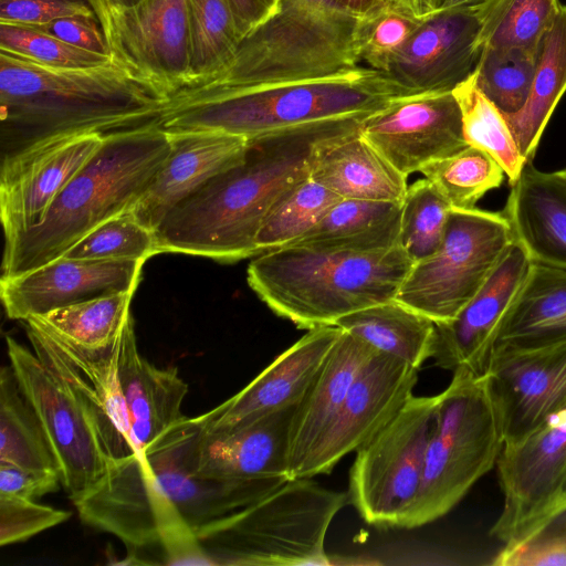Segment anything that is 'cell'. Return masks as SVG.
<instances>
[{"label":"cell","mask_w":566,"mask_h":566,"mask_svg":"<svg viewBox=\"0 0 566 566\" xmlns=\"http://www.w3.org/2000/svg\"><path fill=\"white\" fill-rule=\"evenodd\" d=\"M418 369L376 352L353 382L336 418L297 479L329 473L380 431L412 396Z\"/></svg>","instance_id":"44dd1931"},{"label":"cell","mask_w":566,"mask_h":566,"mask_svg":"<svg viewBox=\"0 0 566 566\" xmlns=\"http://www.w3.org/2000/svg\"><path fill=\"white\" fill-rule=\"evenodd\" d=\"M361 20L329 0H280L276 11L245 34L213 77L168 98L177 104L205 94L322 78L358 67Z\"/></svg>","instance_id":"8992f818"},{"label":"cell","mask_w":566,"mask_h":566,"mask_svg":"<svg viewBox=\"0 0 566 566\" xmlns=\"http://www.w3.org/2000/svg\"><path fill=\"white\" fill-rule=\"evenodd\" d=\"M481 51L476 6L440 8L421 18L382 74L405 96L452 92L474 73Z\"/></svg>","instance_id":"ffe728a7"},{"label":"cell","mask_w":566,"mask_h":566,"mask_svg":"<svg viewBox=\"0 0 566 566\" xmlns=\"http://www.w3.org/2000/svg\"><path fill=\"white\" fill-rule=\"evenodd\" d=\"M443 0H385V7L421 19L440 9Z\"/></svg>","instance_id":"11a10c76"},{"label":"cell","mask_w":566,"mask_h":566,"mask_svg":"<svg viewBox=\"0 0 566 566\" xmlns=\"http://www.w3.org/2000/svg\"><path fill=\"white\" fill-rule=\"evenodd\" d=\"M367 115L321 119L247 138L241 161L165 217L155 231L157 252L226 263L259 255L256 235L270 210L310 178L322 150L358 132Z\"/></svg>","instance_id":"6da1fadb"},{"label":"cell","mask_w":566,"mask_h":566,"mask_svg":"<svg viewBox=\"0 0 566 566\" xmlns=\"http://www.w3.org/2000/svg\"><path fill=\"white\" fill-rule=\"evenodd\" d=\"M144 263L60 256L22 274L1 277V302L9 318L25 322L94 297L135 292Z\"/></svg>","instance_id":"603a6c76"},{"label":"cell","mask_w":566,"mask_h":566,"mask_svg":"<svg viewBox=\"0 0 566 566\" xmlns=\"http://www.w3.org/2000/svg\"><path fill=\"white\" fill-rule=\"evenodd\" d=\"M143 0H90L93 9L124 10L133 8Z\"/></svg>","instance_id":"9f6ffc18"},{"label":"cell","mask_w":566,"mask_h":566,"mask_svg":"<svg viewBox=\"0 0 566 566\" xmlns=\"http://www.w3.org/2000/svg\"><path fill=\"white\" fill-rule=\"evenodd\" d=\"M559 0H485L476 6L481 46L541 50Z\"/></svg>","instance_id":"d590c367"},{"label":"cell","mask_w":566,"mask_h":566,"mask_svg":"<svg viewBox=\"0 0 566 566\" xmlns=\"http://www.w3.org/2000/svg\"><path fill=\"white\" fill-rule=\"evenodd\" d=\"M503 212L533 263L566 269V178L559 170L526 163Z\"/></svg>","instance_id":"83f0119b"},{"label":"cell","mask_w":566,"mask_h":566,"mask_svg":"<svg viewBox=\"0 0 566 566\" xmlns=\"http://www.w3.org/2000/svg\"><path fill=\"white\" fill-rule=\"evenodd\" d=\"M0 52L51 69H92L113 57L75 48L34 27L0 22Z\"/></svg>","instance_id":"f6af8a7d"},{"label":"cell","mask_w":566,"mask_h":566,"mask_svg":"<svg viewBox=\"0 0 566 566\" xmlns=\"http://www.w3.org/2000/svg\"><path fill=\"white\" fill-rule=\"evenodd\" d=\"M565 505H566V486H565L564 495H563V499H562V503H560L559 507L557 509V511L559 509H562L563 506H565Z\"/></svg>","instance_id":"91938a15"},{"label":"cell","mask_w":566,"mask_h":566,"mask_svg":"<svg viewBox=\"0 0 566 566\" xmlns=\"http://www.w3.org/2000/svg\"><path fill=\"white\" fill-rule=\"evenodd\" d=\"M502 511L491 536L514 547L532 538L562 503L566 486V410L525 438L504 443L496 460Z\"/></svg>","instance_id":"4fadbf2b"},{"label":"cell","mask_w":566,"mask_h":566,"mask_svg":"<svg viewBox=\"0 0 566 566\" xmlns=\"http://www.w3.org/2000/svg\"><path fill=\"white\" fill-rule=\"evenodd\" d=\"M157 252L154 230L142 224L132 210L92 229L62 256L91 261H143Z\"/></svg>","instance_id":"ee69618b"},{"label":"cell","mask_w":566,"mask_h":566,"mask_svg":"<svg viewBox=\"0 0 566 566\" xmlns=\"http://www.w3.org/2000/svg\"><path fill=\"white\" fill-rule=\"evenodd\" d=\"M71 512L42 505L34 500L0 494V544L21 543L66 522Z\"/></svg>","instance_id":"7dc6e473"},{"label":"cell","mask_w":566,"mask_h":566,"mask_svg":"<svg viewBox=\"0 0 566 566\" xmlns=\"http://www.w3.org/2000/svg\"><path fill=\"white\" fill-rule=\"evenodd\" d=\"M165 103L116 62L51 69L0 52L2 157L51 137L139 126Z\"/></svg>","instance_id":"7a4b0ae2"},{"label":"cell","mask_w":566,"mask_h":566,"mask_svg":"<svg viewBox=\"0 0 566 566\" xmlns=\"http://www.w3.org/2000/svg\"><path fill=\"white\" fill-rule=\"evenodd\" d=\"M405 96L382 73L336 75L219 91L163 107L167 132L210 130L244 138L321 119L370 114Z\"/></svg>","instance_id":"5b68a950"},{"label":"cell","mask_w":566,"mask_h":566,"mask_svg":"<svg viewBox=\"0 0 566 566\" xmlns=\"http://www.w3.org/2000/svg\"><path fill=\"white\" fill-rule=\"evenodd\" d=\"M541 50L526 48H482L473 73L476 87L504 114H517L526 104Z\"/></svg>","instance_id":"f35d334b"},{"label":"cell","mask_w":566,"mask_h":566,"mask_svg":"<svg viewBox=\"0 0 566 566\" xmlns=\"http://www.w3.org/2000/svg\"><path fill=\"white\" fill-rule=\"evenodd\" d=\"M532 261L513 241L488 280L451 321L434 323V364L450 371L484 376L502 321L523 284Z\"/></svg>","instance_id":"7402d4cb"},{"label":"cell","mask_w":566,"mask_h":566,"mask_svg":"<svg viewBox=\"0 0 566 566\" xmlns=\"http://www.w3.org/2000/svg\"><path fill=\"white\" fill-rule=\"evenodd\" d=\"M566 92V6L546 34L530 97L515 115L505 116L518 149L526 161H533L544 129Z\"/></svg>","instance_id":"836d02e7"},{"label":"cell","mask_w":566,"mask_h":566,"mask_svg":"<svg viewBox=\"0 0 566 566\" xmlns=\"http://www.w3.org/2000/svg\"><path fill=\"white\" fill-rule=\"evenodd\" d=\"M377 350L343 331L295 410L289 447V480L297 475L336 418L353 382Z\"/></svg>","instance_id":"4316f807"},{"label":"cell","mask_w":566,"mask_h":566,"mask_svg":"<svg viewBox=\"0 0 566 566\" xmlns=\"http://www.w3.org/2000/svg\"><path fill=\"white\" fill-rule=\"evenodd\" d=\"M0 462L60 473L40 421L21 392L11 366L0 373Z\"/></svg>","instance_id":"e575fe53"},{"label":"cell","mask_w":566,"mask_h":566,"mask_svg":"<svg viewBox=\"0 0 566 566\" xmlns=\"http://www.w3.org/2000/svg\"><path fill=\"white\" fill-rule=\"evenodd\" d=\"M187 6L190 73L185 88L203 83L221 71L241 40L224 0H187Z\"/></svg>","instance_id":"8d00e7d4"},{"label":"cell","mask_w":566,"mask_h":566,"mask_svg":"<svg viewBox=\"0 0 566 566\" xmlns=\"http://www.w3.org/2000/svg\"><path fill=\"white\" fill-rule=\"evenodd\" d=\"M400 210L401 202L340 199L290 245L354 251L388 249L398 244Z\"/></svg>","instance_id":"1f68e13d"},{"label":"cell","mask_w":566,"mask_h":566,"mask_svg":"<svg viewBox=\"0 0 566 566\" xmlns=\"http://www.w3.org/2000/svg\"><path fill=\"white\" fill-rule=\"evenodd\" d=\"M503 444L488 376L457 369L439 394L421 484L402 528L419 527L449 513L492 470Z\"/></svg>","instance_id":"ba28073f"},{"label":"cell","mask_w":566,"mask_h":566,"mask_svg":"<svg viewBox=\"0 0 566 566\" xmlns=\"http://www.w3.org/2000/svg\"><path fill=\"white\" fill-rule=\"evenodd\" d=\"M118 367L130 429L140 452L186 418L181 405L188 385L176 367L158 368L139 354L133 316L122 332Z\"/></svg>","instance_id":"f1b7e54d"},{"label":"cell","mask_w":566,"mask_h":566,"mask_svg":"<svg viewBox=\"0 0 566 566\" xmlns=\"http://www.w3.org/2000/svg\"><path fill=\"white\" fill-rule=\"evenodd\" d=\"M203 434L199 417H186L140 451L164 492L195 530L260 500L289 481L200 475Z\"/></svg>","instance_id":"2e32d148"},{"label":"cell","mask_w":566,"mask_h":566,"mask_svg":"<svg viewBox=\"0 0 566 566\" xmlns=\"http://www.w3.org/2000/svg\"><path fill=\"white\" fill-rule=\"evenodd\" d=\"M102 133L51 137L2 157L0 218L4 242L38 226L70 180L99 150Z\"/></svg>","instance_id":"e0dca14e"},{"label":"cell","mask_w":566,"mask_h":566,"mask_svg":"<svg viewBox=\"0 0 566 566\" xmlns=\"http://www.w3.org/2000/svg\"><path fill=\"white\" fill-rule=\"evenodd\" d=\"M452 208H474L490 190L499 188L505 172L486 151L468 145L459 153L421 168Z\"/></svg>","instance_id":"60d3db41"},{"label":"cell","mask_w":566,"mask_h":566,"mask_svg":"<svg viewBox=\"0 0 566 566\" xmlns=\"http://www.w3.org/2000/svg\"><path fill=\"white\" fill-rule=\"evenodd\" d=\"M94 12L113 61L130 75L166 102L188 85L187 0H143L129 9Z\"/></svg>","instance_id":"5bb4252c"},{"label":"cell","mask_w":566,"mask_h":566,"mask_svg":"<svg viewBox=\"0 0 566 566\" xmlns=\"http://www.w3.org/2000/svg\"><path fill=\"white\" fill-rule=\"evenodd\" d=\"M171 150L158 118L105 134L38 226L4 242L2 275H19L66 253L103 221L130 210Z\"/></svg>","instance_id":"3957f363"},{"label":"cell","mask_w":566,"mask_h":566,"mask_svg":"<svg viewBox=\"0 0 566 566\" xmlns=\"http://www.w3.org/2000/svg\"><path fill=\"white\" fill-rule=\"evenodd\" d=\"M311 179L342 199L402 202L407 176L392 166L360 130L327 146Z\"/></svg>","instance_id":"f546056e"},{"label":"cell","mask_w":566,"mask_h":566,"mask_svg":"<svg viewBox=\"0 0 566 566\" xmlns=\"http://www.w3.org/2000/svg\"><path fill=\"white\" fill-rule=\"evenodd\" d=\"M359 130L407 177L468 146L461 108L453 92L395 98L367 115Z\"/></svg>","instance_id":"d6986e66"},{"label":"cell","mask_w":566,"mask_h":566,"mask_svg":"<svg viewBox=\"0 0 566 566\" xmlns=\"http://www.w3.org/2000/svg\"><path fill=\"white\" fill-rule=\"evenodd\" d=\"M228 4L240 38L256 28L277 9L280 0H224Z\"/></svg>","instance_id":"f5cc1de1"},{"label":"cell","mask_w":566,"mask_h":566,"mask_svg":"<svg viewBox=\"0 0 566 566\" xmlns=\"http://www.w3.org/2000/svg\"><path fill=\"white\" fill-rule=\"evenodd\" d=\"M566 340V269L533 263L507 310L495 347H537Z\"/></svg>","instance_id":"4dcf8cb0"},{"label":"cell","mask_w":566,"mask_h":566,"mask_svg":"<svg viewBox=\"0 0 566 566\" xmlns=\"http://www.w3.org/2000/svg\"><path fill=\"white\" fill-rule=\"evenodd\" d=\"M25 323L34 354L78 403L108 462L139 452L119 377L122 334L112 344L88 347L63 337L38 317Z\"/></svg>","instance_id":"7c38bea8"},{"label":"cell","mask_w":566,"mask_h":566,"mask_svg":"<svg viewBox=\"0 0 566 566\" xmlns=\"http://www.w3.org/2000/svg\"><path fill=\"white\" fill-rule=\"evenodd\" d=\"M461 108L468 145L491 155L503 168L510 185L520 177L525 158L504 116L476 87L473 74L453 91Z\"/></svg>","instance_id":"74e56055"},{"label":"cell","mask_w":566,"mask_h":566,"mask_svg":"<svg viewBox=\"0 0 566 566\" xmlns=\"http://www.w3.org/2000/svg\"><path fill=\"white\" fill-rule=\"evenodd\" d=\"M342 198L308 178L285 193L270 210L256 235L260 253L292 244Z\"/></svg>","instance_id":"b9f144b4"},{"label":"cell","mask_w":566,"mask_h":566,"mask_svg":"<svg viewBox=\"0 0 566 566\" xmlns=\"http://www.w3.org/2000/svg\"><path fill=\"white\" fill-rule=\"evenodd\" d=\"M438 401L439 395H412L380 431L356 450L348 497L367 524L403 527L421 484Z\"/></svg>","instance_id":"8fae6325"},{"label":"cell","mask_w":566,"mask_h":566,"mask_svg":"<svg viewBox=\"0 0 566 566\" xmlns=\"http://www.w3.org/2000/svg\"><path fill=\"white\" fill-rule=\"evenodd\" d=\"M563 530H566V505L555 512L537 533L557 532Z\"/></svg>","instance_id":"6f0895ef"},{"label":"cell","mask_w":566,"mask_h":566,"mask_svg":"<svg viewBox=\"0 0 566 566\" xmlns=\"http://www.w3.org/2000/svg\"><path fill=\"white\" fill-rule=\"evenodd\" d=\"M335 326L418 370L433 354L434 322L396 300L348 314Z\"/></svg>","instance_id":"d6a6232c"},{"label":"cell","mask_w":566,"mask_h":566,"mask_svg":"<svg viewBox=\"0 0 566 566\" xmlns=\"http://www.w3.org/2000/svg\"><path fill=\"white\" fill-rule=\"evenodd\" d=\"M57 472L27 469L0 462V494L35 500L59 490Z\"/></svg>","instance_id":"816d5d0a"},{"label":"cell","mask_w":566,"mask_h":566,"mask_svg":"<svg viewBox=\"0 0 566 566\" xmlns=\"http://www.w3.org/2000/svg\"><path fill=\"white\" fill-rule=\"evenodd\" d=\"M344 13L359 20L368 19L385 8V0H329Z\"/></svg>","instance_id":"db71d44e"},{"label":"cell","mask_w":566,"mask_h":566,"mask_svg":"<svg viewBox=\"0 0 566 566\" xmlns=\"http://www.w3.org/2000/svg\"><path fill=\"white\" fill-rule=\"evenodd\" d=\"M135 292H118L64 306L38 316L63 337L88 347L112 344L130 318Z\"/></svg>","instance_id":"ab89813d"},{"label":"cell","mask_w":566,"mask_h":566,"mask_svg":"<svg viewBox=\"0 0 566 566\" xmlns=\"http://www.w3.org/2000/svg\"><path fill=\"white\" fill-rule=\"evenodd\" d=\"M420 20L387 7L361 20L357 41L359 61H365L370 69L384 73Z\"/></svg>","instance_id":"bcb514c9"},{"label":"cell","mask_w":566,"mask_h":566,"mask_svg":"<svg viewBox=\"0 0 566 566\" xmlns=\"http://www.w3.org/2000/svg\"><path fill=\"white\" fill-rule=\"evenodd\" d=\"M412 264L399 244L375 251L294 244L256 255L247 280L273 313L312 329L395 300Z\"/></svg>","instance_id":"277c9868"},{"label":"cell","mask_w":566,"mask_h":566,"mask_svg":"<svg viewBox=\"0 0 566 566\" xmlns=\"http://www.w3.org/2000/svg\"><path fill=\"white\" fill-rule=\"evenodd\" d=\"M451 208L426 178L408 187L401 202L398 244L412 263L438 250Z\"/></svg>","instance_id":"7bdbcfd3"},{"label":"cell","mask_w":566,"mask_h":566,"mask_svg":"<svg viewBox=\"0 0 566 566\" xmlns=\"http://www.w3.org/2000/svg\"><path fill=\"white\" fill-rule=\"evenodd\" d=\"M297 405L218 434H203L198 473L219 480H289V447Z\"/></svg>","instance_id":"484cf974"},{"label":"cell","mask_w":566,"mask_h":566,"mask_svg":"<svg viewBox=\"0 0 566 566\" xmlns=\"http://www.w3.org/2000/svg\"><path fill=\"white\" fill-rule=\"evenodd\" d=\"M348 500L312 478L293 479L195 531L213 565H328L326 534Z\"/></svg>","instance_id":"52a82bcc"},{"label":"cell","mask_w":566,"mask_h":566,"mask_svg":"<svg viewBox=\"0 0 566 566\" xmlns=\"http://www.w3.org/2000/svg\"><path fill=\"white\" fill-rule=\"evenodd\" d=\"M342 332L338 326L307 329L238 394L198 416L205 434L230 431L298 405Z\"/></svg>","instance_id":"cb8c5ba5"},{"label":"cell","mask_w":566,"mask_h":566,"mask_svg":"<svg viewBox=\"0 0 566 566\" xmlns=\"http://www.w3.org/2000/svg\"><path fill=\"white\" fill-rule=\"evenodd\" d=\"M496 566H566V530L537 533L514 547H503L491 563Z\"/></svg>","instance_id":"c3c4849f"},{"label":"cell","mask_w":566,"mask_h":566,"mask_svg":"<svg viewBox=\"0 0 566 566\" xmlns=\"http://www.w3.org/2000/svg\"><path fill=\"white\" fill-rule=\"evenodd\" d=\"M34 27L75 48L112 56L101 22L95 13L67 15Z\"/></svg>","instance_id":"f907efd6"},{"label":"cell","mask_w":566,"mask_h":566,"mask_svg":"<svg viewBox=\"0 0 566 566\" xmlns=\"http://www.w3.org/2000/svg\"><path fill=\"white\" fill-rule=\"evenodd\" d=\"M514 241L502 211L451 208L438 250L413 263L395 300L434 323L451 321Z\"/></svg>","instance_id":"30bf717a"},{"label":"cell","mask_w":566,"mask_h":566,"mask_svg":"<svg viewBox=\"0 0 566 566\" xmlns=\"http://www.w3.org/2000/svg\"><path fill=\"white\" fill-rule=\"evenodd\" d=\"M90 0H0V22L42 25L73 14H93Z\"/></svg>","instance_id":"681fc988"},{"label":"cell","mask_w":566,"mask_h":566,"mask_svg":"<svg viewBox=\"0 0 566 566\" xmlns=\"http://www.w3.org/2000/svg\"><path fill=\"white\" fill-rule=\"evenodd\" d=\"M485 0H443L441 8L472 7L484 2Z\"/></svg>","instance_id":"680465c9"},{"label":"cell","mask_w":566,"mask_h":566,"mask_svg":"<svg viewBox=\"0 0 566 566\" xmlns=\"http://www.w3.org/2000/svg\"><path fill=\"white\" fill-rule=\"evenodd\" d=\"M486 376L504 443L516 442L566 410V340L497 346Z\"/></svg>","instance_id":"ac0fdd59"},{"label":"cell","mask_w":566,"mask_h":566,"mask_svg":"<svg viewBox=\"0 0 566 566\" xmlns=\"http://www.w3.org/2000/svg\"><path fill=\"white\" fill-rule=\"evenodd\" d=\"M6 343L19 388L40 421L61 483L74 503L101 480L108 460L78 403L34 352L11 336Z\"/></svg>","instance_id":"9a60e30c"},{"label":"cell","mask_w":566,"mask_h":566,"mask_svg":"<svg viewBox=\"0 0 566 566\" xmlns=\"http://www.w3.org/2000/svg\"><path fill=\"white\" fill-rule=\"evenodd\" d=\"M74 505L84 524L126 546V564L213 565L140 452L109 461L101 480Z\"/></svg>","instance_id":"9c48e42d"},{"label":"cell","mask_w":566,"mask_h":566,"mask_svg":"<svg viewBox=\"0 0 566 566\" xmlns=\"http://www.w3.org/2000/svg\"><path fill=\"white\" fill-rule=\"evenodd\" d=\"M171 150L130 209L156 231L165 217L211 178L244 157L248 139L220 132H168Z\"/></svg>","instance_id":"d4e9b609"},{"label":"cell","mask_w":566,"mask_h":566,"mask_svg":"<svg viewBox=\"0 0 566 566\" xmlns=\"http://www.w3.org/2000/svg\"><path fill=\"white\" fill-rule=\"evenodd\" d=\"M559 172L566 178V167L560 169Z\"/></svg>","instance_id":"94428289"}]
</instances>
